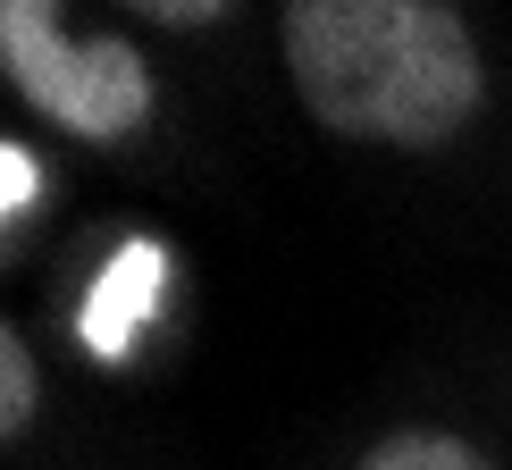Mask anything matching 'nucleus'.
<instances>
[{
    "label": "nucleus",
    "instance_id": "3",
    "mask_svg": "<svg viewBox=\"0 0 512 470\" xmlns=\"http://www.w3.org/2000/svg\"><path fill=\"white\" fill-rule=\"evenodd\" d=\"M361 470H496L479 445H462L454 429H395L387 445H370Z\"/></svg>",
    "mask_w": 512,
    "mask_h": 470
},
{
    "label": "nucleus",
    "instance_id": "5",
    "mask_svg": "<svg viewBox=\"0 0 512 470\" xmlns=\"http://www.w3.org/2000/svg\"><path fill=\"white\" fill-rule=\"evenodd\" d=\"M26 202H34V152L26 143H0V219H26Z\"/></svg>",
    "mask_w": 512,
    "mask_h": 470
},
{
    "label": "nucleus",
    "instance_id": "4",
    "mask_svg": "<svg viewBox=\"0 0 512 470\" xmlns=\"http://www.w3.org/2000/svg\"><path fill=\"white\" fill-rule=\"evenodd\" d=\"M34 403H42V378H34V353L17 328H0V437H26L34 429Z\"/></svg>",
    "mask_w": 512,
    "mask_h": 470
},
{
    "label": "nucleus",
    "instance_id": "2",
    "mask_svg": "<svg viewBox=\"0 0 512 470\" xmlns=\"http://www.w3.org/2000/svg\"><path fill=\"white\" fill-rule=\"evenodd\" d=\"M0 68L34 101L59 135L76 143H126L152 118V68L126 34H68V17L42 0H9L0 9Z\"/></svg>",
    "mask_w": 512,
    "mask_h": 470
},
{
    "label": "nucleus",
    "instance_id": "6",
    "mask_svg": "<svg viewBox=\"0 0 512 470\" xmlns=\"http://www.w3.org/2000/svg\"><path fill=\"white\" fill-rule=\"evenodd\" d=\"M135 17H152V26H219V9H168V0H143Z\"/></svg>",
    "mask_w": 512,
    "mask_h": 470
},
{
    "label": "nucleus",
    "instance_id": "1",
    "mask_svg": "<svg viewBox=\"0 0 512 470\" xmlns=\"http://www.w3.org/2000/svg\"><path fill=\"white\" fill-rule=\"evenodd\" d=\"M277 42L303 110L353 143L429 152L454 143L487 101L479 42L462 9L437 0H294L277 9Z\"/></svg>",
    "mask_w": 512,
    "mask_h": 470
}]
</instances>
